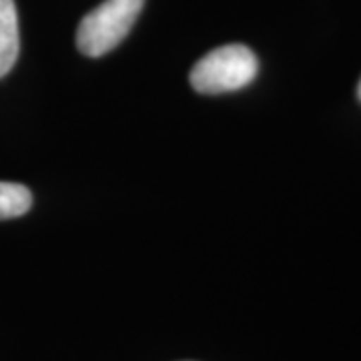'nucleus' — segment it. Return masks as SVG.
<instances>
[{"label":"nucleus","instance_id":"obj_2","mask_svg":"<svg viewBox=\"0 0 361 361\" xmlns=\"http://www.w3.org/2000/svg\"><path fill=\"white\" fill-rule=\"evenodd\" d=\"M145 0H104L82 16L77 30L78 51L87 56H103L129 35L142 11Z\"/></svg>","mask_w":361,"mask_h":361},{"label":"nucleus","instance_id":"obj_1","mask_svg":"<svg viewBox=\"0 0 361 361\" xmlns=\"http://www.w3.org/2000/svg\"><path fill=\"white\" fill-rule=\"evenodd\" d=\"M257 56L245 44H225L205 56L191 71V87L201 94H223L247 87L257 77Z\"/></svg>","mask_w":361,"mask_h":361},{"label":"nucleus","instance_id":"obj_5","mask_svg":"<svg viewBox=\"0 0 361 361\" xmlns=\"http://www.w3.org/2000/svg\"><path fill=\"white\" fill-rule=\"evenodd\" d=\"M357 97H360V101H361V80H360V85H357Z\"/></svg>","mask_w":361,"mask_h":361},{"label":"nucleus","instance_id":"obj_3","mask_svg":"<svg viewBox=\"0 0 361 361\" xmlns=\"http://www.w3.org/2000/svg\"><path fill=\"white\" fill-rule=\"evenodd\" d=\"M18 14L14 0H0V78L11 73L18 59Z\"/></svg>","mask_w":361,"mask_h":361},{"label":"nucleus","instance_id":"obj_4","mask_svg":"<svg viewBox=\"0 0 361 361\" xmlns=\"http://www.w3.org/2000/svg\"><path fill=\"white\" fill-rule=\"evenodd\" d=\"M32 205V193L25 185L0 180V221L23 217Z\"/></svg>","mask_w":361,"mask_h":361}]
</instances>
